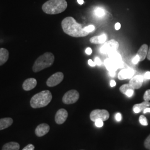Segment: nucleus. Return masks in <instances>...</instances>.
Wrapping results in <instances>:
<instances>
[{
  "mask_svg": "<svg viewBox=\"0 0 150 150\" xmlns=\"http://www.w3.org/2000/svg\"><path fill=\"white\" fill-rule=\"evenodd\" d=\"M61 26L65 33L74 38L85 37L89 34L85 31L81 25L78 23L72 17L64 18L61 22Z\"/></svg>",
  "mask_w": 150,
  "mask_h": 150,
  "instance_id": "nucleus-1",
  "label": "nucleus"
},
{
  "mask_svg": "<svg viewBox=\"0 0 150 150\" xmlns=\"http://www.w3.org/2000/svg\"><path fill=\"white\" fill-rule=\"evenodd\" d=\"M67 7L66 0H48L42 7L43 12L49 15H56L63 12Z\"/></svg>",
  "mask_w": 150,
  "mask_h": 150,
  "instance_id": "nucleus-2",
  "label": "nucleus"
},
{
  "mask_svg": "<svg viewBox=\"0 0 150 150\" xmlns=\"http://www.w3.org/2000/svg\"><path fill=\"white\" fill-rule=\"evenodd\" d=\"M52 98V96L50 91H41L32 97L30 100V105L33 108L45 107L51 101Z\"/></svg>",
  "mask_w": 150,
  "mask_h": 150,
  "instance_id": "nucleus-3",
  "label": "nucleus"
},
{
  "mask_svg": "<svg viewBox=\"0 0 150 150\" xmlns=\"http://www.w3.org/2000/svg\"><path fill=\"white\" fill-rule=\"evenodd\" d=\"M54 61V56L51 52H46L36 59L32 67L34 72H38L52 66Z\"/></svg>",
  "mask_w": 150,
  "mask_h": 150,
  "instance_id": "nucleus-4",
  "label": "nucleus"
},
{
  "mask_svg": "<svg viewBox=\"0 0 150 150\" xmlns=\"http://www.w3.org/2000/svg\"><path fill=\"white\" fill-rule=\"evenodd\" d=\"M79 97L80 94L79 92L75 90H72L65 93L62 98V101L66 105L73 104L78 101Z\"/></svg>",
  "mask_w": 150,
  "mask_h": 150,
  "instance_id": "nucleus-5",
  "label": "nucleus"
},
{
  "mask_svg": "<svg viewBox=\"0 0 150 150\" xmlns=\"http://www.w3.org/2000/svg\"><path fill=\"white\" fill-rule=\"evenodd\" d=\"M90 119L93 122H95L98 119L102 120L103 121H107L110 117V113L106 110L96 109L93 110L90 113Z\"/></svg>",
  "mask_w": 150,
  "mask_h": 150,
  "instance_id": "nucleus-6",
  "label": "nucleus"
},
{
  "mask_svg": "<svg viewBox=\"0 0 150 150\" xmlns=\"http://www.w3.org/2000/svg\"><path fill=\"white\" fill-rule=\"evenodd\" d=\"M119 47L118 42L115 40H111L105 42L100 48V52L103 54H108L117 50Z\"/></svg>",
  "mask_w": 150,
  "mask_h": 150,
  "instance_id": "nucleus-7",
  "label": "nucleus"
},
{
  "mask_svg": "<svg viewBox=\"0 0 150 150\" xmlns=\"http://www.w3.org/2000/svg\"><path fill=\"white\" fill-rule=\"evenodd\" d=\"M64 75L62 72H58L50 76L46 82L48 87H54L59 84L64 80Z\"/></svg>",
  "mask_w": 150,
  "mask_h": 150,
  "instance_id": "nucleus-8",
  "label": "nucleus"
},
{
  "mask_svg": "<svg viewBox=\"0 0 150 150\" xmlns=\"http://www.w3.org/2000/svg\"><path fill=\"white\" fill-rule=\"evenodd\" d=\"M104 64L109 72L110 71L116 72L118 69L122 68L124 66L123 61L121 62H117L109 58L105 60Z\"/></svg>",
  "mask_w": 150,
  "mask_h": 150,
  "instance_id": "nucleus-9",
  "label": "nucleus"
},
{
  "mask_svg": "<svg viewBox=\"0 0 150 150\" xmlns=\"http://www.w3.org/2000/svg\"><path fill=\"white\" fill-rule=\"evenodd\" d=\"M68 117V112L64 108L59 109L56 113L55 115V122L58 125H61L64 123Z\"/></svg>",
  "mask_w": 150,
  "mask_h": 150,
  "instance_id": "nucleus-10",
  "label": "nucleus"
},
{
  "mask_svg": "<svg viewBox=\"0 0 150 150\" xmlns=\"http://www.w3.org/2000/svg\"><path fill=\"white\" fill-rule=\"evenodd\" d=\"M144 77L142 75H136L131 79L129 84L134 89H139L142 86Z\"/></svg>",
  "mask_w": 150,
  "mask_h": 150,
  "instance_id": "nucleus-11",
  "label": "nucleus"
},
{
  "mask_svg": "<svg viewBox=\"0 0 150 150\" xmlns=\"http://www.w3.org/2000/svg\"><path fill=\"white\" fill-rule=\"evenodd\" d=\"M134 74V71L132 69H122L118 73V79L120 80L129 79L133 77Z\"/></svg>",
  "mask_w": 150,
  "mask_h": 150,
  "instance_id": "nucleus-12",
  "label": "nucleus"
},
{
  "mask_svg": "<svg viewBox=\"0 0 150 150\" xmlns=\"http://www.w3.org/2000/svg\"><path fill=\"white\" fill-rule=\"evenodd\" d=\"M50 126L47 123L39 125L35 129V134L38 137H42L47 134L50 131Z\"/></svg>",
  "mask_w": 150,
  "mask_h": 150,
  "instance_id": "nucleus-13",
  "label": "nucleus"
},
{
  "mask_svg": "<svg viewBox=\"0 0 150 150\" xmlns=\"http://www.w3.org/2000/svg\"><path fill=\"white\" fill-rule=\"evenodd\" d=\"M37 85V80L34 78L27 79L25 81L22 85V88L24 90L30 91L33 89Z\"/></svg>",
  "mask_w": 150,
  "mask_h": 150,
  "instance_id": "nucleus-14",
  "label": "nucleus"
},
{
  "mask_svg": "<svg viewBox=\"0 0 150 150\" xmlns=\"http://www.w3.org/2000/svg\"><path fill=\"white\" fill-rule=\"evenodd\" d=\"M149 47L146 44H144L139 48L137 54L139 56V61H143L147 57Z\"/></svg>",
  "mask_w": 150,
  "mask_h": 150,
  "instance_id": "nucleus-15",
  "label": "nucleus"
},
{
  "mask_svg": "<svg viewBox=\"0 0 150 150\" xmlns=\"http://www.w3.org/2000/svg\"><path fill=\"white\" fill-rule=\"evenodd\" d=\"M8 51L6 48H0V66L5 64L8 59Z\"/></svg>",
  "mask_w": 150,
  "mask_h": 150,
  "instance_id": "nucleus-16",
  "label": "nucleus"
},
{
  "mask_svg": "<svg viewBox=\"0 0 150 150\" xmlns=\"http://www.w3.org/2000/svg\"><path fill=\"white\" fill-rule=\"evenodd\" d=\"M13 123V120L10 117L0 119V131L9 127Z\"/></svg>",
  "mask_w": 150,
  "mask_h": 150,
  "instance_id": "nucleus-17",
  "label": "nucleus"
},
{
  "mask_svg": "<svg viewBox=\"0 0 150 150\" xmlns=\"http://www.w3.org/2000/svg\"><path fill=\"white\" fill-rule=\"evenodd\" d=\"M107 39V36L105 34H103L100 36H94L90 38V41L92 43L94 44H101L105 43Z\"/></svg>",
  "mask_w": 150,
  "mask_h": 150,
  "instance_id": "nucleus-18",
  "label": "nucleus"
},
{
  "mask_svg": "<svg viewBox=\"0 0 150 150\" xmlns=\"http://www.w3.org/2000/svg\"><path fill=\"white\" fill-rule=\"evenodd\" d=\"M20 147V146L17 142H11L4 145L2 150H19Z\"/></svg>",
  "mask_w": 150,
  "mask_h": 150,
  "instance_id": "nucleus-19",
  "label": "nucleus"
},
{
  "mask_svg": "<svg viewBox=\"0 0 150 150\" xmlns=\"http://www.w3.org/2000/svg\"><path fill=\"white\" fill-rule=\"evenodd\" d=\"M107 54L109 57V59H112V60L117 62H122L121 56L120 55V54H118L116 51L111 52H110V53H109Z\"/></svg>",
  "mask_w": 150,
  "mask_h": 150,
  "instance_id": "nucleus-20",
  "label": "nucleus"
},
{
  "mask_svg": "<svg viewBox=\"0 0 150 150\" xmlns=\"http://www.w3.org/2000/svg\"><path fill=\"white\" fill-rule=\"evenodd\" d=\"M134 107H137L139 110V111H144L146 108L149 107L150 106V102L149 101H146L142 102L141 103H139V104H136L134 106Z\"/></svg>",
  "mask_w": 150,
  "mask_h": 150,
  "instance_id": "nucleus-21",
  "label": "nucleus"
},
{
  "mask_svg": "<svg viewBox=\"0 0 150 150\" xmlns=\"http://www.w3.org/2000/svg\"><path fill=\"white\" fill-rule=\"evenodd\" d=\"M129 89H134V88L129 85V83L123 85L122 86H121L120 87V91H121V92L124 95H125L126 91L129 90Z\"/></svg>",
  "mask_w": 150,
  "mask_h": 150,
  "instance_id": "nucleus-22",
  "label": "nucleus"
},
{
  "mask_svg": "<svg viewBox=\"0 0 150 150\" xmlns=\"http://www.w3.org/2000/svg\"><path fill=\"white\" fill-rule=\"evenodd\" d=\"M95 15L98 17H101L105 15V12L104 11V10L100 8V7H97L95 10Z\"/></svg>",
  "mask_w": 150,
  "mask_h": 150,
  "instance_id": "nucleus-23",
  "label": "nucleus"
},
{
  "mask_svg": "<svg viewBox=\"0 0 150 150\" xmlns=\"http://www.w3.org/2000/svg\"><path fill=\"white\" fill-rule=\"evenodd\" d=\"M139 123H141L143 126H147L148 122L147 120V118L144 115H141L139 117Z\"/></svg>",
  "mask_w": 150,
  "mask_h": 150,
  "instance_id": "nucleus-24",
  "label": "nucleus"
},
{
  "mask_svg": "<svg viewBox=\"0 0 150 150\" xmlns=\"http://www.w3.org/2000/svg\"><path fill=\"white\" fill-rule=\"evenodd\" d=\"M95 27L92 25H89V26H86L84 28L85 31L88 33H90V32L93 31L95 30Z\"/></svg>",
  "mask_w": 150,
  "mask_h": 150,
  "instance_id": "nucleus-25",
  "label": "nucleus"
},
{
  "mask_svg": "<svg viewBox=\"0 0 150 150\" xmlns=\"http://www.w3.org/2000/svg\"><path fill=\"white\" fill-rule=\"evenodd\" d=\"M144 146L147 149L150 150V134L145 139Z\"/></svg>",
  "mask_w": 150,
  "mask_h": 150,
  "instance_id": "nucleus-26",
  "label": "nucleus"
},
{
  "mask_svg": "<svg viewBox=\"0 0 150 150\" xmlns=\"http://www.w3.org/2000/svg\"><path fill=\"white\" fill-rule=\"evenodd\" d=\"M144 99L146 101H150V89L145 92V94L144 95Z\"/></svg>",
  "mask_w": 150,
  "mask_h": 150,
  "instance_id": "nucleus-27",
  "label": "nucleus"
},
{
  "mask_svg": "<svg viewBox=\"0 0 150 150\" xmlns=\"http://www.w3.org/2000/svg\"><path fill=\"white\" fill-rule=\"evenodd\" d=\"M95 125L97 127H101L103 126V121H102V120L100 119H98L95 121Z\"/></svg>",
  "mask_w": 150,
  "mask_h": 150,
  "instance_id": "nucleus-28",
  "label": "nucleus"
},
{
  "mask_svg": "<svg viewBox=\"0 0 150 150\" xmlns=\"http://www.w3.org/2000/svg\"><path fill=\"white\" fill-rule=\"evenodd\" d=\"M134 89H129V90L126 91V92L125 93V95L129 97H131L132 96V95H134Z\"/></svg>",
  "mask_w": 150,
  "mask_h": 150,
  "instance_id": "nucleus-29",
  "label": "nucleus"
},
{
  "mask_svg": "<svg viewBox=\"0 0 150 150\" xmlns=\"http://www.w3.org/2000/svg\"><path fill=\"white\" fill-rule=\"evenodd\" d=\"M35 146L32 144H28L26 147H25L22 150H34Z\"/></svg>",
  "mask_w": 150,
  "mask_h": 150,
  "instance_id": "nucleus-30",
  "label": "nucleus"
},
{
  "mask_svg": "<svg viewBox=\"0 0 150 150\" xmlns=\"http://www.w3.org/2000/svg\"><path fill=\"white\" fill-rule=\"evenodd\" d=\"M139 62V56L137 54H136V55L134 56V58L132 59V62H133V64H137L138 62Z\"/></svg>",
  "mask_w": 150,
  "mask_h": 150,
  "instance_id": "nucleus-31",
  "label": "nucleus"
},
{
  "mask_svg": "<svg viewBox=\"0 0 150 150\" xmlns=\"http://www.w3.org/2000/svg\"><path fill=\"white\" fill-rule=\"evenodd\" d=\"M95 62L96 64L98 66H101L102 64V62H101V59L99 57H97L95 59Z\"/></svg>",
  "mask_w": 150,
  "mask_h": 150,
  "instance_id": "nucleus-32",
  "label": "nucleus"
},
{
  "mask_svg": "<svg viewBox=\"0 0 150 150\" xmlns=\"http://www.w3.org/2000/svg\"><path fill=\"white\" fill-rule=\"evenodd\" d=\"M115 118H116V121H121V120H122V115H121V114L120 113H117L116 115Z\"/></svg>",
  "mask_w": 150,
  "mask_h": 150,
  "instance_id": "nucleus-33",
  "label": "nucleus"
},
{
  "mask_svg": "<svg viewBox=\"0 0 150 150\" xmlns=\"http://www.w3.org/2000/svg\"><path fill=\"white\" fill-rule=\"evenodd\" d=\"M144 79H146V80H150V72L148 71V72H146L144 75Z\"/></svg>",
  "mask_w": 150,
  "mask_h": 150,
  "instance_id": "nucleus-34",
  "label": "nucleus"
},
{
  "mask_svg": "<svg viewBox=\"0 0 150 150\" xmlns=\"http://www.w3.org/2000/svg\"><path fill=\"white\" fill-rule=\"evenodd\" d=\"M88 64L91 66V67H95L96 64H95V62H93L92 59H88Z\"/></svg>",
  "mask_w": 150,
  "mask_h": 150,
  "instance_id": "nucleus-35",
  "label": "nucleus"
},
{
  "mask_svg": "<svg viewBox=\"0 0 150 150\" xmlns=\"http://www.w3.org/2000/svg\"><path fill=\"white\" fill-rule=\"evenodd\" d=\"M85 52L88 55H90L92 54V49L90 47H87L85 50Z\"/></svg>",
  "mask_w": 150,
  "mask_h": 150,
  "instance_id": "nucleus-36",
  "label": "nucleus"
},
{
  "mask_svg": "<svg viewBox=\"0 0 150 150\" xmlns=\"http://www.w3.org/2000/svg\"><path fill=\"white\" fill-rule=\"evenodd\" d=\"M115 29H116V30H120V28H121V24H120L119 22H117V23L115 24Z\"/></svg>",
  "mask_w": 150,
  "mask_h": 150,
  "instance_id": "nucleus-37",
  "label": "nucleus"
},
{
  "mask_svg": "<svg viewBox=\"0 0 150 150\" xmlns=\"http://www.w3.org/2000/svg\"><path fill=\"white\" fill-rule=\"evenodd\" d=\"M116 85V83L115 81L111 80L110 81V86L111 87H115Z\"/></svg>",
  "mask_w": 150,
  "mask_h": 150,
  "instance_id": "nucleus-38",
  "label": "nucleus"
},
{
  "mask_svg": "<svg viewBox=\"0 0 150 150\" xmlns=\"http://www.w3.org/2000/svg\"><path fill=\"white\" fill-rule=\"evenodd\" d=\"M144 111V113H146L147 112L150 113V107H147L146 108L145 110L143 111Z\"/></svg>",
  "mask_w": 150,
  "mask_h": 150,
  "instance_id": "nucleus-39",
  "label": "nucleus"
},
{
  "mask_svg": "<svg viewBox=\"0 0 150 150\" xmlns=\"http://www.w3.org/2000/svg\"><path fill=\"white\" fill-rule=\"evenodd\" d=\"M109 74H110V75L111 76H112V77H115V75H116L115 71H110V72H109Z\"/></svg>",
  "mask_w": 150,
  "mask_h": 150,
  "instance_id": "nucleus-40",
  "label": "nucleus"
},
{
  "mask_svg": "<svg viewBox=\"0 0 150 150\" xmlns=\"http://www.w3.org/2000/svg\"><path fill=\"white\" fill-rule=\"evenodd\" d=\"M147 59L150 61V48H149V50H148V53H147Z\"/></svg>",
  "mask_w": 150,
  "mask_h": 150,
  "instance_id": "nucleus-41",
  "label": "nucleus"
},
{
  "mask_svg": "<svg viewBox=\"0 0 150 150\" xmlns=\"http://www.w3.org/2000/svg\"><path fill=\"white\" fill-rule=\"evenodd\" d=\"M77 2L80 4V5H82L84 3V1L83 0H77Z\"/></svg>",
  "mask_w": 150,
  "mask_h": 150,
  "instance_id": "nucleus-42",
  "label": "nucleus"
},
{
  "mask_svg": "<svg viewBox=\"0 0 150 150\" xmlns=\"http://www.w3.org/2000/svg\"></svg>",
  "mask_w": 150,
  "mask_h": 150,
  "instance_id": "nucleus-43",
  "label": "nucleus"
}]
</instances>
